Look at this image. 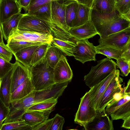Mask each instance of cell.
Masks as SVG:
<instances>
[{
	"label": "cell",
	"instance_id": "obj_19",
	"mask_svg": "<svg viewBox=\"0 0 130 130\" xmlns=\"http://www.w3.org/2000/svg\"><path fill=\"white\" fill-rule=\"evenodd\" d=\"M19 13L15 14L1 24L3 36L5 40H7L9 37L16 30L19 21L23 15Z\"/></svg>",
	"mask_w": 130,
	"mask_h": 130
},
{
	"label": "cell",
	"instance_id": "obj_29",
	"mask_svg": "<svg viewBox=\"0 0 130 130\" xmlns=\"http://www.w3.org/2000/svg\"><path fill=\"white\" fill-rule=\"evenodd\" d=\"M130 101L125 102L110 115L111 120L120 119L124 120L130 117Z\"/></svg>",
	"mask_w": 130,
	"mask_h": 130
},
{
	"label": "cell",
	"instance_id": "obj_46",
	"mask_svg": "<svg viewBox=\"0 0 130 130\" xmlns=\"http://www.w3.org/2000/svg\"><path fill=\"white\" fill-rule=\"evenodd\" d=\"M123 123L122 127L127 129H129L130 128V117L124 120Z\"/></svg>",
	"mask_w": 130,
	"mask_h": 130
},
{
	"label": "cell",
	"instance_id": "obj_22",
	"mask_svg": "<svg viewBox=\"0 0 130 130\" xmlns=\"http://www.w3.org/2000/svg\"><path fill=\"white\" fill-rule=\"evenodd\" d=\"M130 100V81H128L125 86L124 94L120 99L117 101L111 100L107 105L105 109V113L108 116L127 101Z\"/></svg>",
	"mask_w": 130,
	"mask_h": 130
},
{
	"label": "cell",
	"instance_id": "obj_33",
	"mask_svg": "<svg viewBox=\"0 0 130 130\" xmlns=\"http://www.w3.org/2000/svg\"><path fill=\"white\" fill-rule=\"evenodd\" d=\"M31 130V127L21 120L3 123L0 130Z\"/></svg>",
	"mask_w": 130,
	"mask_h": 130
},
{
	"label": "cell",
	"instance_id": "obj_38",
	"mask_svg": "<svg viewBox=\"0 0 130 130\" xmlns=\"http://www.w3.org/2000/svg\"><path fill=\"white\" fill-rule=\"evenodd\" d=\"M14 63H12L0 57V78H1L12 68Z\"/></svg>",
	"mask_w": 130,
	"mask_h": 130
},
{
	"label": "cell",
	"instance_id": "obj_31",
	"mask_svg": "<svg viewBox=\"0 0 130 130\" xmlns=\"http://www.w3.org/2000/svg\"><path fill=\"white\" fill-rule=\"evenodd\" d=\"M95 47L97 54H102L109 59L113 58L117 60L121 57L122 50L109 47Z\"/></svg>",
	"mask_w": 130,
	"mask_h": 130
},
{
	"label": "cell",
	"instance_id": "obj_3",
	"mask_svg": "<svg viewBox=\"0 0 130 130\" xmlns=\"http://www.w3.org/2000/svg\"><path fill=\"white\" fill-rule=\"evenodd\" d=\"M52 22L45 21L27 13L23 14L18 27L19 30L47 33L52 35Z\"/></svg>",
	"mask_w": 130,
	"mask_h": 130
},
{
	"label": "cell",
	"instance_id": "obj_39",
	"mask_svg": "<svg viewBox=\"0 0 130 130\" xmlns=\"http://www.w3.org/2000/svg\"><path fill=\"white\" fill-rule=\"evenodd\" d=\"M13 55L4 42L0 43V57L10 62L11 60Z\"/></svg>",
	"mask_w": 130,
	"mask_h": 130
},
{
	"label": "cell",
	"instance_id": "obj_49",
	"mask_svg": "<svg viewBox=\"0 0 130 130\" xmlns=\"http://www.w3.org/2000/svg\"><path fill=\"white\" fill-rule=\"evenodd\" d=\"M115 0L116 2H117L120 1L121 0Z\"/></svg>",
	"mask_w": 130,
	"mask_h": 130
},
{
	"label": "cell",
	"instance_id": "obj_16",
	"mask_svg": "<svg viewBox=\"0 0 130 130\" xmlns=\"http://www.w3.org/2000/svg\"><path fill=\"white\" fill-rule=\"evenodd\" d=\"M22 8L18 0H0V23L21 13Z\"/></svg>",
	"mask_w": 130,
	"mask_h": 130
},
{
	"label": "cell",
	"instance_id": "obj_42",
	"mask_svg": "<svg viewBox=\"0 0 130 130\" xmlns=\"http://www.w3.org/2000/svg\"><path fill=\"white\" fill-rule=\"evenodd\" d=\"M52 118L47 119L44 121L31 127V130H50Z\"/></svg>",
	"mask_w": 130,
	"mask_h": 130
},
{
	"label": "cell",
	"instance_id": "obj_40",
	"mask_svg": "<svg viewBox=\"0 0 130 130\" xmlns=\"http://www.w3.org/2000/svg\"><path fill=\"white\" fill-rule=\"evenodd\" d=\"M10 112V108L6 106L0 99V129Z\"/></svg>",
	"mask_w": 130,
	"mask_h": 130
},
{
	"label": "cell",
	"instance_id": "obj_14",
	"mask_svg": "<svg viewBox=\"0 0 130 130\" xmlns=\"http://www.w3.org/2000/svg\"><path fill=\"white\" fill-rule=\"evenodd\" d=\"M86 130H113L112 121L104 111L97 113L93 119L84 127Z\"/></svg>",
	"mask_w": 130,
	"mask_h": 130
},
{
	"label": "cell",
	"instance_id": "obj_45",
	"mask_svg": "<svg viewBox=\"0 0 130 130\" xmlns=\"http://www.w3.org/2000/svg\"><path fill=\"white\" fill-rule=\"evenodd\" d=\"M94 0H76L79 3L84 5L91 8Z\"/></svg>",
	"mask_w": 130,
	"mask_h": 130
},
{
	"label": "cell",
	"instance_id": "obj_4",
	"mask_svg": "<svg viewBox=\"0 0 130 130\" xmlns=\"http://www.w3.org/2000/svg\"><path fill=\"white\" fill-rule=\"evenodd\" d=\"M98 112L92 105L89 91L80 99V102L76 113L74 121L84 127L95 118Z\"/></svg>",
	"mask_w": 130,
	"mask_h": 130
},
{
	"label": "cell",
	"instance_id": "obj_35",
	"mask_svg": "<svg viewBox=\"0 0 130 130\" xmlns=\"http://www.w3.org/2000/svg\"><path fill=\"white\" fill-rule=\"evenodd\" d=\"M116 62V66L121 71L120 75L123 76H127L130 72V61L121 57L117 60Z\"/></svg>",
	"mask_w": 130,
	"mask_h": 130
},
{
	"label": "cell",
	"instance_id": "obj_13",
	"mask_svg": "<svg viewBox=\"0 0 130 130\" xmlns=\"http://www.w3.org/2000/svg\"><path fill=\"white\" fill-rule=\"evenodd\" d=\"M69 32L72 37L78 40H88L98 34L90 20L82 25L70 28Z\"/></svg>",
	"mask_w": 130,
	"mask_h": 130
},
{
	"label": "cell",
	"instance_id": "obj_1",
	"mask_svg": "<svg viewBox=\"0 0 130 130\" xmlns=\"http://www.w3.org/2000/svg\"><path fill=\"white\" fill-rule=\"evenodd\" d=\"M29 69L30 80L35 91L46 89L55 83L53 68L48 64L45 57L31 66Z\"/></svg>",
	"mask_w": 130,
	"mask_h": 130
},
{
	"label": "cell",
	"instance_id": "obj_2",
	"mask_svg": "<svg viewBox=\"0 0 130 130\" xmlns=\"http://www.w3.org/2000/svg\"><path fill=\"white\" fill-rule=\"evenodd\" d=\"M116 66L114 61L107 58L98 61L97 64L92 66L89 72L84 76L85 84L90 88L115 70Z\"/></svg>",
	"mask_w": 130,
	"mask_h": 130
},
{
	"label": "cell",
	"instance_id": "obj_17",
	"mask_svg": "<svg viewBox=\"0 0 130 130\" xmlns=\"http://www.w3.org/2000/svg\"><path fill=\"white\" fill-rule=\"evenodd\" d=\"M14 64L11 79L10 94L27 78L30 77L28 68L17 61L14 63Z\"/></svg>",
	"mask_w": 130,
	"mask_h": 130
},
{
	"label": "cell",
	"instance_id": "obj_8",
	"mask_svg": "<svg viewBox=\"0 0 130 130\" xmlns=\"http://www.w3.org/2000/svg\"><path fill=\"white\" fill-rule=\"evenodd\" d=\"M120 72L118 69H116V74L109 84L100 101L98 113L104 111L107 105L113 99L115 94L120 91L122 87L121 84L123 79L120 76Z\"/></svg>",
	"mask_w": 130,
	"mask_h": 130
},
{
	"label": "cell",
	"instance_id": "obj_5",
	"mask_svg": "<svg viewBox=\"0 0 130 130\" xmlns=\"http://www.w3.org/2000/svg\"><path fill=\"white\" fill-rule=\"evenodd\" d=\"M35 91L23 98L10 103V112L3 123L20 120L24 113L34 104Z\"/></svg>",
	"mask_w": 130,
	"mask_h": 130
},
{
	"label": "cell",
	"instance_id": "obj_20",
	"mask_svg": "<svg viewBox=\"0 0 130 130\" xmlns=\"http://www.w3.org/2000/svg\"><path fill=\"white\" fill-rule=\"evenodd\" d=\"M34 90L30 77H28L11 94L10 103L23 98Z\"/></svg>",
	"mask_w": 130,
	"mask_h": 130
},
{
	"label": "cell",
	"instance_id": "obj_47",
	"mask_svg": "<svg viewBox=\"0 0 130 130\" xmlns=\"http://www.w3.org/2000/svg\"><path fill=\"white\" fill-rule=\"evenodd\" d=\"M59 3L61 4L67 5L72 3L77 2L76 0H56Z\"/></svg>",
	"mask_w": 130,
	"mask_h": 130
},
{
	"label": "cell",
	"instance_id": "obj_9",
	"mask_svg": "<svg viewBox=\"0 0 130 130\" xmlns=\"http://www.w3.org/2000/svg\"><path fill=\"white\" fill-rule=\"evenodd\" d=\"M69 83L66 82L55 83L46 89L35 91L34 104L50 99L58 100L62 94Z\"/></svg>",
	"mask_w": 130,
	"mask_h": 130
},
{
	"label": "cell",
	"instance_id": "obj_26",
	"mask_svg": "<svg viewBox=\"0 0 130 130\" xmlns=\"http://www.w3.org/2000/svg\"><path fill=\"white\" fill-rule=\"evenodd\" d=\"M27 13L44 21L52 23L51 17V2Z\"/></svg>",
	"mask_w": 130,
	"mask_h": 130
},
{
	"label": "cell",
	"instance_id": "obj_34",
	"mask_svg": "<svg viewBox=\"0 0 130 130\" xmlns=\"http://www.w3.org/2000/svg\"><path fill=\"white\" fill-rule=\"evenodd\" d=\"M57 102V99L48 100L33 104L26 111L53 110Z\"/></svg>",
	"mask_w": 130,
	"mask_h": 130
},
{
	"label": "cell",
	"instance_id": "obj_18",
	"mask_svg": "<svg viewBox=\"0 0 130 130\" xmlns=\"http://www.w3.org/2000/svg\"><path fill=\"white\" fill-rule=\"evenodd\" d=\"M14 66V63L12 69L1 78L0 86V99L6 106L9 108L11 79Z\"/></svg>",
	"mask_w": 130,
	"mask_h": 130
},
{
	"label": "cell",
	"instance_id": "obj_27",
	"mask_svg": "<svg viewBox=\"0 0 130 130\" xmlns=\"http://www.w3.org/2000/svg\"><path fill=\"white\" fill-rule=\"evenodd\" d=\"M45 43L35 42L9 39L7 40V46L14 55L21 50L30 46L40 45Z\"/></svg>",
	"mask_w": 130,
	"mask_h": 130
},
{
	"label": "cell",
	"instance_id": "obj_15",
	"mask_svg": "<svg viewBox=\"0 0 130 130\" xmlns=\"http://www.w3.org/2000/svg\"><path fill=\"white\" fill-rule=\"evenodd\" d=\"M53 110L26 111L20 120L31 127L39 124L48 119Z\"/></svg>",
	"mask_w": 130,
	"mask_h": 130
},
{
	"label": "cell",
	"instance_id": "obj_24",
	"mask_svg": "<svg viewBox=\"0 0 130 130\" xmlns=\"http://www.w3.org/2000/svg\"><path fill=\"white\" fill-rule=\"evenodd\" d=\"M78 3L76 15L73 22L72 27L82 25L90 20L91 8L84 5Z\"/></svg>",
	"mask_w": 130,
	"mask_h": 130
},
{
	"label": "cell",
	"instance_id": "obj_23",
	"mask_svg": "<svg viewBox=\"0 0 130 130\" xmlns=\"http://www.w3.org/2000/svg\"><path fill=\"white\" fill-rule=\"evenodd\" d=\"M77 42L64 40L53 38L50 44L57 48L68 56H73V54Z\"/></svg>",
	"mask_w": 130,
	"mask_h": 130
},
{
	"label": "cell",
	"instance_id": "obj_36",
	"mask_svg": "<svg viewBox=\"0 0 130 130\" xmlns=\"http://www.w3.org/2000/svg\"><path fill=\"white\" fill-rule=\"evenodd\" d=\"M115 7L121 15L125 14L130 11V0H121L116 2Z\"/></svg>",
	"mask_w": 130,
	"mask_h": 130
},
{
	"label": "cell",
	"instance_id": "obj_7",
	"mask_svg": "<svg viewBox=\"0 0 130 130\" xmlns=\"http://www.w3.org/2000/svg\"><path fill=\"white\" fill-rule=\"evenodd\" d=\"M97 54L95 46L88 40H78L74 50L73 56L83 64L91 61H95Z\"/></svg>",
	"mask_w": 130,
	"mask_h": 130
},
{
	"label": "cell",
	"instance_id": "obj_21",
	"mask_svg": "<svg viewBox=\"0 0 130 130\" xmlns=\"http://www.w3.org/2000/svg\"><path fill=\"white\" fill-rule=\"evenodd\" d=\"M39 45L28 47L16 53L14 55L16 61L29 69L30 67V63L33 54Z\"/></svg>",
	"mask_w": 130,
	"mask_h": 130
},
{
	"label": "cell",
	"instance_id": "obj_41",
	"mask_svg": "<svg viewBox=\"0 0 130 130\" xmlns=\"http://www.w3.org/2000/svg\"><path fill=\"white\" fill-rule=\"evenodd\" d=\"M54 0H31L27 12H29Z\"/></svg>",
	"mask_w": 130,
	"mask_h": 130
},
{
	"label": "cell",
	"instance_id": "obj_28",
	"mask_svg": "<svg viewBox=\"0 0 130 130\" xmlns=\"http://www.w3.org/2000/svg\"><path fill=\"white\" fill-rule=\"evenodd\" d=\"M63 52L57 48L51 45L46 53L45 58L49 66L54 68L61 56Z\"/></svg>",
	"mask_w": 130,
	"mask_h": 130
},
{
	"label": "cell",
	"instance_id": "obj_12",
	"mask_svg": "<svg viewBox=\"0 0 130 130\" xmlns=\"http://www.w3.org/2000/svg\"><path fill=\"white\" fill-rule=\"evenodd\" d=\"M116 72V70L101 82L91 88L89 91L92 105L97 111L102 96Z\"/></svg>",
	"mask_w": 130,
	"mask_h": 130
},
{
	"label": "cell",
	"instance_id": "obj_48",
	"mask_svg": "<svg viewBox=\"0 0 130 130\" xmlns=\"http://www.w3.org/2000/svg\"><path fill=\"white\" fill-rule=\"evenodd\" d=\"M3 35L2 32V31L1 26V24L0 23V43L4 42L3 39Z\"/></svg>",
	"mask_w": 130,
	"mask_h": 130
},
{
	"label": "cell",
	"instance_id": "obj_6",
	"mask_svg": "<svg viewBox=\"0 0 130 130\" xmlns=\"http://www.w3.org/2000/svg\"><path fill=\"white\" fill-rule=\"evenodd\" d=\"M130 41V28L110 35L98 40L99 47H109L122 50Z\"/></svg>",
	"mask_w": 130,
	"mask_h": 130
},
{
	"label": "cell",
	"instance_id": "obj_43",
	"mask_svg": "<svg viewBox=\"0 0 130 130\" xmlns=\"http://www.w3.org/2000/svg\"><path fill=\"white\" fill-rule=\"evenodd\" d=\"M122 52L121 58L127 61H130V41L122 50Z\"/></svg>",
	"mask_w": 130,
	"mask_h": 130
},
{
	"label": "cell",
	"instance_id": "obj_10",
	"mask_svg": "<svg viewBox=\"0 0 130 130\" xmlns=\"http://www.w3.org/2000/svg\"><path fill=\"white\" fill-rule=\"evenodd\" d=\"M53 38L47 33L15 30L9 39L35 42L51 43Z\"/></svg>",
	"mask_w": 130,
	"mask_h": 130
},
{
	"label": "cell",
	"instance_id": "obj_25",
	"mask_svg": "<svg viewBox=\"0 0 130 130\" xmlns=\"http://www.w3.org/2000/svg\"><path fill=\"white\" fill-rule=\"evenodd\" d=\"M115 0H94L91 8L101 13H111L115 9Z\"/></svg>",
	"mask_w": 130,
	"mask_h": 130
},
{
	"label": "cell",
	"instance_id": "obj_30",
	"mask_svg": "<svg viewBox=\"0 0 130 130\" xmlns=\"http://www.w3.org/2000/svg\"><path fill=\"white\" fill-rule=\"evenodd\" d=\"M78 3L75 2L66 5L65 20L69 29L72 27V24L75 17Z\"/></svg>",
	"mask_w": 130,
	"mask_h": 130
},
{
	"label": "cell",
	"instance_id": "obj_44",
	"mask_svg": "<svg viewBox=\"0 0 130 130\" xmlns=\"http://www.w3.org/2000/svg\"><path fill=\"white\" fill-rule=\"evenodd\" d=\"M31 0H18V2L22 8L27 12Z\"/></svg>",
	"mask_w": 130,
	"mask_h": 130
},
{
	"label": "cell",
	"instance_id": "obj_50",
	"mask_svg": "<svg viewBox=\"0 0 130 130\" xmlns=\"http://www.w3.org/2000/svg\"><path fill=\"white\" fill-rule=\"evenodd\" d=\"M1 78H0V85H1Z\"/></svg>",
	"mask_w": 130,
	"mask_h": 130
},
{
	"label": "cell",
	"instance_id": "obj_37",
	"mask_svg": "<svg viewBox=\"0 0 130 130\" xmlns=\"http://www.w3.org/2000/svg\"><path fill=\"white\" fill-rule=\"evenodd\" d=\"M65 122L64 118L58 113L52 118V121L50 130H62Z\"/></svg>",
	"mask_w": 130,
	"mask_h": 130
},
{
	"label": "cell",
	"instance_id": "obj_32",
	"mask_svg": "<svg viewBox=\"0 0 130 130\" xmlns=\"http://www.w3.org/2000/svg\"><path fill=\"white\" fill-rule=\"evenodd\" d=\"M50 44L45 43L39 45L34 52L31 61L30 67L43 59Z\"/></svg>",
	"mask_w": 130,
	"mask_h": 130
},
{
	"label": "cell",
	"instance_id": "obj_11",
	"mask_svg": "<svg viewBox=\"0 0 130 130\" xmlns=\"http://www.w3.org/2000/svg\"><path fill=\"white\" fill-rule=\"evenodd\" d=\"M54 79L55 83L70 82L73 73L66 57L62 55L53 69Z\"/></svg>",
	"mask_w": 130,
	"mask_h": 130
}]
</instances>
